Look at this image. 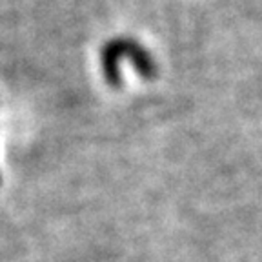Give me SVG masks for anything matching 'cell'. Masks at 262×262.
<instances>
[{
  "label": "cell",
  "mask_w": 262,
  "mask_h": 262,
  "mask_svg": "<svg viewBox=\"0 0 262 262\" xmlns=\"http://www.w3.org/2000/svg\"><path fill=\"white\" fill-rule=\"evenodd\" d=\"M129 60L135 66L142 77L151 78L155 75V62L151 55L135 40H127V38H119V40H111L106 48L102 49V68L106 80L110 84H119L120 82V62Z\"/></svg>",
  "instance_id": "1"
}]
</instances>
